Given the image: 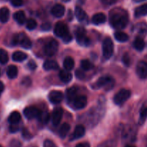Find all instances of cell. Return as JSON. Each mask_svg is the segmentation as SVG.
Wrapping results in <instances>:
<instances>
[{"mask_svg":"<svg viewBox=\"0 0 147 147\" xmlns=\"http://www.w3.org/2000/svg\"><path fill=\"white\" fill-rule=\"evenodd\" d=\"M80 65L81 67L84 70H89L90 69L93 68V65L90 62V60H83L80 63Z\"/></svg>","mask_w":147,"mask_h":147,"instance_id":"cell-34","label":"cell"},{"mask_svg":"<svg viewBox=\"0 0 147 147\" xmlns=\"http://www.w3.org/2000/svg\"><path fill=\"white\" fill-rule=\"evenodd\" d=\"M54 33L56 36L63 38L65 35L69 33L68 28L65 23L60 22L56 24L54 29Z\"/></svg>","mask_w":147,"mask_h":147,"instance_id":"cell-8","label":"cell"},{"mask_svg":"<svg viewBox=\"0 0 147 147\" xmlns=\"http://www.w3.org/2000/svg\"><path fill=\"white\" fill-rule=\"evenodd\" d=\"M72 39H73V37H72V35L70 34V33H67L66 35H65L64 37H63V41L65 42H70V41L72 40Z\"/></svg>","mask_w":147,"mask_h":147,"instance_id":"cell-43","label":"cell"},{"mask_svg":"<svg viewBox=\"0 0 147 147\" xmlns=\"http://www.w3.org/2000/svg\"><path fill=\"white\" fill-rule=\"evenodd\" d=\"M98 147H116V145L113 143V142H107L103 144H100Z\"/></svg>","mask_w":147,"mask_h":147,"instance_id":"cell-44","label":"cell"},{"mask_svg":"<svg viewBox=\"0 0 147 147\" xmlns=\"http://www.w3.org/2000/svg\"><path fill=\"white\" fill-rule=\"evenodd\" d=\"M18 129H19L18 126H17L16 124H11L9 128V130L11 132H16L18 131Z\"/></svg>","mask_w":147,"mask_h":147,"instance_id":"cell-47","label":"cell"},{"mask_svg":"<svg viewBox=\"0 0 147 147\" xmlns=\"http://www.w3.org/2000/svg\"><path fill=\"white\" fill-rule=\"evenodd\" d=\"M114 37L117 41L121 42H125L129 40V35L126 33L121 31L116 32L114 34Z\"/></svg>","mask_w":147,"mask_h":147,"instance_id":"cell-30","label":"cell"},{"mask_svg":"<svg viewBox=\"0 0 147 147\" xmlns=\"http://www.w3.org/2000/svg\"><path fill=\"white\" fill-rule=\"evenodd\" d=\"M75 65L74 60L71 57H67L63 62V66L66 70H71Z\"/></svg>","mask_w":147,"mask_h":147,"instance_id":"cell-31","label":"cell"},{"mask_svg":"<svg viewBox=\"0 0 147 147\" xmlns=\"http://www.w3.org/2000/svg\"><path fill=\"white\" fill-rule=\"evenodd\" d=\"M43 67L45 70H52L58 68L59 65L57 62L55 60H47L46 62H45Z\"/></svg>","mask_w":147,"mask_h":147,"instance_id":"cell-21","label":"cell"},{"mask_svg":"<svg viewBox=\"0 0 147 147\" xmlns=\"http://www.w3.org/2000/svg\"><path fill=\"white\" fill-rule=\"evenodd\" d=\"M9 18V10L7 7H2L0 9V22L6 23Z\"/></svg>","mask_w":147,"mask_h":147,"instance_id":"cell-18","label":"cell"},{"mask_svg":"<svg viewBox=\"0 0 147 147\" xmlns=\"http://www.w3.org/2000/svg\"><path fill=\"white\" fill-rule=\"evenodd\" d=\"M133 1H135V2H141V1H145V0H133Z\"/></svg>","mask_w":147,"mask_h":147,"instance_id":"cell-50","label":"cell"},{"mask_svg":"<svg viewBox=\"0 0 147 147\" xmlns=\"http://www.w3.org/2000/svg\"><path fill=\"white\" fill-rule=\"evenodd\" d=\"M133 45L134 48L138 51H142L145 47V42L142 37H136Z\"/></svg>","mask_w":147,"mask_h":147,"instance_id":"cell-28","label":"cell"},{"mask_svg":"<svg viewBox=\"0 0 147 147\" xmlns=\"http://www.w3.org/2000/svg\"><path fill=\"white\" fill-rule=\"evenodd\" d=\"M146 147H147V146H146Z\"/></svg>","mask_w":147,"mask_h":147,"instance_id":"cell-54","label":"cell"},{"mask_svg":"<svg viewBox=\"0 0 147 147\" xmlns=\"http://www.w3.org/2000/svg\"><path fill=\"white\" fill-rule=\"evenodd\" d=\"M85 132H86V129H85L84 126H82V125H78L76 127L73 134L70 136V140L73 141L80 139L82 136H83V135L85 134Z\"/></svg>","mask_w":147,"mask_h":147,"instance_id":"cell-14","label":"cell"},{"mask_svg":"<svg viewBox=\"0 0 147 147\" xmlns=\"http://www.w3.org/2000/svg\"><path fill=\"white\" fill-rule=\"evenodd\" d=\"M147 119V103H144L140 110V116H139V123L140 125H142Z\"/></svg>","mask_w":147,"mask_h":147,"instance_id":"cell-26","label":"cell"},{"mask_svg":"<svg viewBox=\"0 0 147 147\" xmlns=\"http://www.w3.org/2000/svg\"><path fill=\"white\" fill-rule=\"evenodd\" d=\"M11 3L14 7H20L22 5L23 0H11Z\"/></svg>","mask_w":147,"mask_h":147,"instance_id":"cell-40","label":"cell"},{"mask_svg":"<svg viewBox=\"0 0 147 147\" xmlns=\"http://www.w3.org/2000/svg\"><path fill=\"white\" fill-rule=\"evenodd\" d=\"M106 21V17L103 13H97L92 18V22L95 24H100Z\"/></svg>","mask_w":147,"mask_h":147,"instance_id":"cell-17","label":"cell"},{"mask_svg":"<svg viewBox=\"0 0 147 147\" xmlns=\"http://www.w3.org/2000/svg\"><path fill=\"white\" fill-rule=\"evenodd\" d=\"M77 92L78 88L76 87H75V86L70 87L68 89H67V90H66V97H67V100L69 101H73V99L76 98Z\"/></svg>","mask_w":147,"mask_h":147,"instance_id":"cell-22","label":"cell"},{"mask_svg":"<svg viewBox=\"0 0 147 147\" xmlns=\"http://www.w3.org/2000/svg\"><path fill=\"white\" fill-rule=\"evenodd\" d=\"M70 129V126L68 123H65L60 126V129H59V135H60V137L62 139H64V138L66 137V136L68 134L69 131Z\"/></svg>","mask_w":147,"mask_h":147,"instance_id":"cell-29","label":"cell"},{"mask_svg":"<svg viewBox=\"0 0 147 147\" xmlns=\"http://www.w3.org/2000/svg\"><path fill=\"white\" fill-rule=\"evenodd\" d=\"M22 135H23V137H24L25 139H30L32 137V136L31 134L29 132V131L25 129H23Z\"/></svg>","mask_w":147,"mask_h":147,"instance_id":"cell-37","label":"cell"},{"mask_svg":"<svg viewBox=\"0 0 147 147\" xmlns=\"http://www.w3.org/2000/svg\"><path fill=\"white\" fill-rule=\"evenodd\" d=\"M136 30L140 35H145L147 32V24L145 23H141L136 26Z\"/></svg>","mask_w":147,"mask_h":147,"instance_id":"cell-32","label":"cell"},{"mask_svg":"<svg viewBox=\"0 0 147 147\" xmlns=\"http://www.w3.org/2000/svg\"><path fill=\"white\" fill-rule=\"evenodd\" d=\"M63 111L61 108L58 107L54 109L52 115V121L54 126H57L61 121V119L63 118Z\"/></svg>","mask_w":147,"mask_h":147,"instance_id":"cell-12","label":"cell"},{"mask_svg":"<svg viewBox=\"0 0 147 147\" xmlns=\"http://www.w3.org/2000/svg\"><path fill=\"white\" fill-rule=\"evenodd\" d=\"M136 74L140 78L145 79L147 78V63L140 61L136 65Z\"/></svg>","mask_w":147,"mask_h":147,"instance_id":"cell-9","label":"cell"},{"mask_svg":"<svg viewBox=\"0 0 147 147\" xmlns=\"http://www.w3.org/2000/svg\"><path fill=\"white\" fill-rule=\"evenodd\" d=\"M76 36L78 43L80 45L87 46L90 43V40L88 37L86 30L83 27H78L76 31Z\"/></svg>","mask_w":147,"mask_h":147,"instance_id":"cell-3","label":"cell"},{"mask_svg":"<svg viewBox=\"0 0 147 147\" xmlns=\"http://www.w3.org/2000/svg\"><path fill=\"white\" fill-rule=\"evenodd\" d=\"M14 19L16 20L18 24H22L25 22L26 21V17L25 14L23 11H18L17 12L14 13Z\"/></svg>","mask_w":147,"mask_h":147,"instance_id":"cell-27","label":"cell"},{"mask_svg":"<svg viewBox=\"0 0 147 147\" xmlns=\"http://www.w3.org/2000/svg\"><path fill=\"white\" fill-rule=\"evenodd\" d=\"M76 77L80 79V80H82V79H83L85 78L84 73H83V71H81V70H76Z\"/></svg>","mask_w":147,"mask_h":147,"instance_id":"cell-41","label":"cell"},{"mask_svg":"<svg viewBox=\"0 0 147 147\" xmlns=\"http://www.w3.org/2000/svg\"><path fill=\"white\" fill-rule=\"evenodd\" d=\"M62 1H65V2H67V1H70V0H62Z\"/></svg>","mask_w":147,"mask_h":147,"instance_id":"cell-52","label":"cell"},{"mask_svg":"<svg viewBox=\"0 0 147 147\" xmlns=\"http://www.w3.org/2000/svg\"><path fill=\"white\" fill-rule=\"evenodd\" d=\"M57 50H58V42L55 40H51L47 42L44 48L45 53L47 56L54 55L57 53Z\"/></svg>","mask_w":147,"mask_h":147,"instance_id":"cell-6","label":"cell"},{"mask_svg":"<svg viewBox=\"0 0 147 147\" xmlns=\"http://www.w3.org/2000/svg\"><path fill=\"white\" fill-rule=\"evenodd\" d=\"M100 1L105 5H111L116 3L117 0H100Z\"/></svg>","mask_w":147,"mask_h":147,"instance_id":"cell-45","label":"cell"},{"mask_svg":"<svg viewBox=\"0 0 147 147\" xmlns=\"http://www.w3.org/2000/svg\"><path fill=\"white\" fill-rule=\"evenodd\" d=\"M109 22L113 28L123 29L129 22V15L126 10L121 8H114L109 13Z\"/></svg>","mask_w":147,"mask_h":147,"instance_id":"cell-1","label":"cell"},{"mask_svg":"<svg viewBox=\"0 0 147 147\" xmlns=\"http://www.w3.org/2000/svg\"><path fill=\"white\" fill-rule=\"evenodd\" d=\"M73 106L77 109H82L87 105V98L85 96H76L73 100Z\"/></svg>","mask_w":147,"mask_h":147,"instance_id":"cell-11","label":"cell"},{"mask_svg":"<svg viewBox=\"0 0 147 147\" xmlns=\"http://www.w3.org/2000/svg\"><path fill=\"white\" fill-rule=\"evenodd\" d=\"M59 77H60L61 81L65 83H67L72 80L73 76H72L71 73H69L67 70H61L59 73Z\"/></svg>","mask_w":147,"mask_h":147,"instance_id":"cell-19","label":"cell"},{"mask_svg":"<svg viewBox=\"0 0 147 147\" xmlns=\"http://www.w3.org/2000/svg\"><path fill=\"white\" fill-rule=\"evenodd\" d=\"M114 86V80L111 76H103L100 78L94 84L95 88H105L106 90H110Z\"/></svg>","mask_w":147,"mask_h":147,"instance_id":"cell-2","label":"cell"},{"mask_svg":"<svg viewBox=\"0 0 147 147\" xmlns=\"http://www.w3.org/2000/svg\"><path fill=\"white\" fill-rule=\"evenodd\" d=\"M27 66L32 70H34L37 68V64H36V63L34 60H30L28 63V64H27Z\"/></svg>","mask_w":147,"mask_h":147,"instance_id":"cell-39","label":"cell"},{"mask_svg":"<svg viewBox=\"0 0 147 147\" xmlns=\"http://www.w3.org/2000/svg\"><path fill=\"white\" fill-rule=\"evenodd\" d=\"M75 14H76V17H77L78 20L81 23H86L87 24L88 21V17L86 11L80 7H77L75 9Z\"/></svg>","mask_w":147,"mask_h":147,"instance_id":"cell-13","label":"cell"},{"mask_svg":"<svg viewBox=\"0 0 147 147\" xmlns=\"http://www.w3.org/2000/svg\"><path fill=\"white\" fill-rule=\"evenodd\" d=\"M27 58V55L21 51H17L13 53L12 59L14 61L22 62L25 60Z\"/></svg>","mask_w":147,"mask_h":147,"instance_id":"cell-24","label":"cell"},{"mask_svg":"<svg viewBox=\"0 0 147 147\" xmlns=\"http://www.w3.org/2000/svg\"><path fill=\"white\" fill-rule=\"evenodd\" d=\"M44 147H57L55 144L50 140H46L44 142Z\"/></svg>","mask_w":147,"mask_h":147,"instance_id":"cell-42","label":"cell"},{"mask_svg":"<svg viewBox=\"0 0 147 147\" xmlns=\"http://www.w3.org/2000/svg\"><path fill=\"white\" fill-rule=\"evenodd\" d=\"M65 10V9L64 6L62 5V4H57L52 8L51 13L54 17H61L64 15Z\"/></svg>","mask_w":147,"mask_h":147,"instance_id":"cell-15","label":"cell"},{"mask_svg":"<svg viewBox=\"0 0 147 147\" xmlns=\"http://www.w3.org/2000/svg\"><path fill=\"white\" fill-rule=\"evenodd\" d=\"M131 96V92L129 90L126 89H122L120 91L118 92L114 96L113 98V102L116 103V105H120L123 104L128 99L130 98Z\"/></svg>","mask_w":147,"mask_h":147,"instance_id":"cell-4","label":"cell"},{"mask_svg":"<svg viewBox=\"0 0 147 147\" xmlns=\"http://www.w3.org/2000/svg\"><path fill=\"white\" fill-rule=\"evenodd\" d=\"M18 74V69L15 65H9L7 67V75L9 78L14 79L15 78Z\"/></svg>","mask_w":147,"mask_h":147,"instance_id":"cell-23","label":"cell"},{"mask_svg":"<svg viewBox=\"0 0 147 147\" xmlns=\"http://www.w3.org/2000/svg\"><path fill=\"white\" fill-rule=\"evenodd\" d=\"M50 28H51V24L48 22L45 23L41 26V29L42 30H45V31H47V30H50Z\"/></svg>","mask_w":147,"mask_h":147,"instance_id":"cell-46","label":"cell"},{"mask_svg":"<svg viewBox=\"0 0 147 147\" xmlns=\"http://www.w3.org/2000/svg\"><path fill=\"white\" fill-rule=\"evenodd\" d=\"M37 27V22L33 19H29L27 22V28L29 30H32Z\"/></svg>","mask_w":147,"mask_h":147,"instance_id":"cell-35","label":"cell"},{"mask_svg":"<svg viewBox=\"0 0 147 147\" xmlns=\"http://www.w3.org/2000/svg\"><path fill=\"white\" fill-rule=\"evenodd\" d=\"M130 62H131L130 57H129V55H128V53L124 54V55H123V63H124L125 65L129 66V65H130Z\"/></svg>","mask_w":147,"mask_h":147,"instance_id":"cell-36","label":"cell"},{"mask_svg":"<svg viewBox=\"0 0 147 147\" xmlns=\"http://www.w3.org/2000/svg\"><path fill=\"white\" fill-rule=\"evenodd\" d=\"M19 43L24 49H30L32 47V42L24 34H19Z\"/></svg>","mask_w":147,"mask_h":147,"instance_id":"cell-16","label":"cell"},{"mask_svg":"<svg viewBox=\"0 0 147 147\" xmlns=\"http://www.w3.org/2000/svg\"><path fill=\"white\" fill-rule=\"evenodd\" d=\"M49 100L54 104L60 103L63 99V94L59 90H53L49 93Z\"/></svg>","mask_w":147,"mask_h":147,"instance_id":"cell-10","label":"cell"},{"mask_svg":"<svg viewBox=\"0 0 147 147\" xmlns=\"http://www.w3.org/2000/svg\"><path fill=\"white\" fill-rule=\"evenodd\" d=\"M9 60V56L7 51L3 49H0V63L6 64Z\"/></svg>","mask_w":147,"mask_h":147,"instance_id":"cell-33","label":"cell"},{"mask_svg":"<svg viewBox=\"0 0 147 147\" xmlns=\"http://www.w3.org/2000/svg\"><path fill=\"white\" fill-rule=\"evenodd\" d=\"M24 115L27 119H32L34 118H40L42 113L38 109L33 106H30L24 109Z\"/></svg>","mask_w":147,"mask_h":147,"instance_id":"cell-7","label":"cell"},{"mask_svg":"<svg viewBox=\"0 0 147 147\" xmlns=\"http://www.w3.org/2000/svg\"><path fill=\"white\" fill-rule=\"evenodd\" d=\"M113 43L111 39L106 38L103 42V55L106 59L111 57L113 54Z\"/></svg>","mask_w":147,"mask_h":147,"instance_id":"cell-5","label":"cell"},{"mask_svg":"<svg viewBox=\"0 0 147 147\" xmlns=\"http://www.w3.org/2000/svg\"><path fill=\"white\" fill-rule=\"evenodd\" d=\"M76 147H90V146L87 142H84V143L78 144L76 145Z\"/></svg>","mask_w":147,"mask_h":147,"instance_id":"cell-48","label":"cell"},{"mask_svg":"<svg viewBox=\"0 0 147 147\" xmlns=\"http://www.w3.org/2000/svg\"><path fill=\"white\" fill-rule=\"evenodd\" d=\"M22 144L20 143V141L16 140V139H14V140L11 141L10 142V147H21Z\"/></svg>","mask_w":147,"mask_h":147,"instance_id":"cell-38","label":"cell"},{"mask_svg":"<svg viewBox=\"0 0 147 147\" xmlns=\"http://www.w3.org/2000/svg\"><path fill=\"white\" fill-rule=\"evenodd\" d=\"M135 17H143L147 14V4H143L142 6H139L135 9L134 11Z\"/></svg>","mask_w":147,"mask_h":147,"instance_id":"cell-20","label":"cell"},{"mask_svg":"<svg viewBox=\"0 0 147 147\" xmlns=\"http://www.w3.org/2000/svg\"><path fill=\"white\" fill-rule=\"evenodd\" d=\"M125 147H136L135 146H134V145H131V144H127Z\"/></svg>","mask_w":147,"mask_h":147,"instance_id":"cell-51","label":"cell"},{"mask_svg":"<svg viewBox=\"0 0 147 147\" xmlns=\"http://www.w3.org/2000/svg\"><path fill=\"white\" fill-rule=\"evenodd\" d=\"M0 147H2V146H1V145H0Z\"/></svg>","mask_w":147,"mask_h":147,"instance_id":"cell-53","label":"cell"},{"mask_svg":"<svg viewBox=\"0 0 147 147\" xmlns=\"http://www.w3.org/2000/svg\"><path fill=\"white\" fill-rule=\"evenodd\" d=\"M4 84H3L2 82L0 81V95L2 93L3 90H4Z\"/></svg>","mask_w":147,"mask_h":147,"instance_id":"cell-49","label":"cell"},{"mask_svg":"<svg viewBox=\"0 0 147 147\" xmlns=\"http://www.w3.org/2000/svg\"><path fill=\"white\" fill-rule=\"evenodd\" d=\"M21 120V115L18 111H14L9 117V122L11 124H17Z\"/></svg>","mask_w":147,"mask_h":147,"instance_id":"cell-25","label":"cell"}]
</instances>
